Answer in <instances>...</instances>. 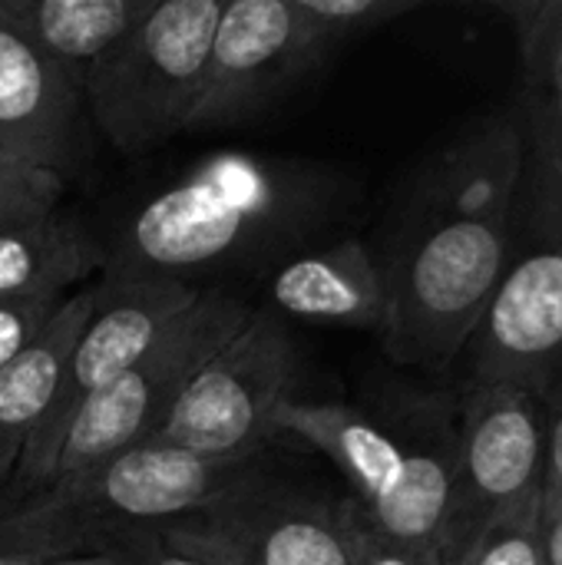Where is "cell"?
Segmentation results:
<instances>
[{"instance_id": "cell-14", "label": "cell", "mask_w": 562, "mask_h": 565, "mask_svg": "<svg viewBox=\"0 0 562 565\" xmlns=\"http://www.w3.org/2000/svg\"><path fill=\"white\" fill-rule=\"evenodd\" d=\"M272 315L384 334L391 291L384 265L358 238L285 262L268 281Z\"/></svg>"}, {"instance_id": "cell-3", "label": "cell", "mask_w": 562, "mask_h": 565, "mask_svg": "<svg viewBox=\"0 0 562 565\" xmlns=\"http://www.w3.org/2000/svg\"><path fill=\"white\" fill-rule=\"evenodd\" d=\"M517 106L527 159L507 262L457 367L464 387L513 384L543 397L562 371V132L533 99L520 96Z\"/></svg>"}, {"instance_id": "cell-2", "label": "cell", "mask_w": 562, "mask_h": 565, "mask_svg": "<svg viewBox=\"0 0 562 565\" xmlns=\"http://www.w3.org/2000/svg\"><path fill=\"white\" fill-rule=\"evenodd\" d=\"M335 195L338 182L321 169L238 149L212 152L129 215L106 248V281H185L248 262L321 225Z\"/></svg>"}, {"instance_id": "cell-23", "label": "cell", "mask_w": 562, "mask_h": 565, "mask_svg": "<svg viewBox=\"0 0 562 565\" xmlns=\"http://www.w3.org/2000/svg\"><path fill=\"white\" fill-rule=\"evenodd\" d=\"M89 553H99L106 559L119 565H209L192 559V556H182L176 550H169L156 530H142V533H129V536H119V540H109Z\"/></svg>"}, {"instance_id": "cell-18", "label": "cell", "mask_w": 562, "mask_h": 565, "mask_svg": "<svg viewBox=\"0 0 562 565\" xmlns=\"http://www.w3.org/2000/svg\"><path fill=\"white\" fill-rule=\"evenodd\" d=\"M291 3L318 70L358 36L424 7L421 0H291Z\"/></svg>"}, {"instance_id": "cell-17", "label": "cell", "mask_w": 562, "mask_h": 565, "mask_svg": "<svg viewBox=\"0 0 562 565\" xmlns=\"http://www.w3.org/2000/svg\"><path fill=\"white\" fill-rule=\"evenodd\" d=\"M99 265H106V248L60 212L0 228V301L66 298L63 291Z\"/></svg>"}, {"instance_id": "cell-27", "label": "cell", "mask_w": 562, "mask_h": 565, "mask_svg": "<svg viewBox=\"0 0 562 565\" xmlns=\"http://www.w3.org/2000/svg\"><path fill=\"white\" fill-rule=\"evenodd\" d=\"M0 565H46V559L26 556V553H7V550H0Z\"/></svg>"}, {"instance_id": "cell-7", "label": "cell", "mask_w": 562, "mask_h": 565, "mask_svg": "<svg viewBox=\"0 0 562 565\" xmlns=\"http://www.w3.org/2000/svg\"><path fill=\"white\" fill-rule=\"evenodd\" d=\"M225 0H156L89 70L83 106L119 152H142L185 132Z\"/></svg>"}, {"instance_id": "cell-1", "label": "cell", "mask_w": 562, "mask_h": 565, "mask_svg": "<svg viewBox=\"0 0 562 565\" xmlns=\"http://www.w3.org/2000/svg\"><path fill=\"white\" fill-rule=\"evenodd\" d=\"M523 159L527 126L513 103L470 122L424 166L397 252L381 262L391 291L381 338L397 364L457 367L507 262Z\"/></svg>"}, {"instance_id": "cell-20", "label": "cell", "mask_w": 562, "mask_h": 565, "mask_svg": "<svg viewBox=\"0 0 562 565\" xmlns=\"http://www.w3.org/2000/svg\"><path fill=\"white\" fill-rule=\"evenodd\" d=\"M66 179L0 149V228L56 212Z\"/></svg>"}, {"instance_id": "cell-24", "label": "cell", "mask_w": 562, "mask_h": 565, "mask_svg": "<svg viewBox=\"0 0 562 565\" xmlns=\"http://www.w3.org/2000/svg\"><path fill=\"white\" fill-rule=\"evenodd\" d=\"M543 424H547V450H543V500H562V371L543 394Z\"/></svg>"}, {"instance_id": "cell-25", "label": "cell", "mask_w": 562, "mask_h": 565, "mask_svg": "<svg viewBox=\"0 0 562 565\" xmlns=\"http://www.w3.org/2000/svg\"><path fill=\"white\" fill-rule=\"evenodd\" d=\"M540 550L543 565H562V500L540 497Z\"/></svg>"}, {"instance_id": "cell-13", "label": "cell", "mask_w": 562, "mask_h": 565, "mask_svg": "<svg viewBox=\"0 0 562 565\" xmlns=\"http://www.w3.org/2000/svg\"><path fill=\"white\" fill-rule=\"evenodd\" d=\"M79 146V86L0 13V149L63 175Z\"/></svg>"}, {"instance_id": "cell-4", "label": "cell", "mask_w": 562, "mask_h": 565, "mask_svg": "<svg viewBox=\"0 0 562 565\" xmlns=\"http://www.w3.org/2000/svg\"><path fill=\"white\" fill-rule=\"evenodd\" d=\"M258 473H265L262 454L199 457L162 440H142L0 510V550L46 563L79 556L129 533L162 530Z\"/></svg>"}, {"instance_id": "cell-26", "label": "cell", "mask_w": 562, "mask_h": 565, "mask_svg": "<svg viewBox=\"0 0 562 565\" xmlns=\"http://www.w3.org/2000/svg\"><path fill=\"white\" fill-rule=\"evenodd\" d=\"M46 565H119L99 553H79V556H63V559H50Z\"/></svg>"}, {"instance_id": "cell-16", "label": "cell", "mask_w": 562, "mask_h": 565, "mask_svg": "<svg viewBox=\"0 0 562 565\" xmlns=\"http://www.w3.org/2000/svg\"><path fill=\"white\" fill-rule=\"evenodd\" d=\"M156 7V0H0L17 23L76 86Z\"/></svg>"}, {"instance_id": "cell-10", "label": "cell", "mask_w": 562, "mask_h": 565, "mask_svg": "<svg viewBox=\"0 0 562 565\" xmlns=\"http://www.w3.org/2000/svg\"><path fill=\"white\" fill-rule=\"evenodd\" d=\"M156 533L169 550L209 565H351L344 500L275 483L268 473Z\"/></svg>"}, {"instance_id": "cell-28", "label": "cell", "mask_w": 562, "mask_h": 565, "mask_svg": "<svg viewBox=\"0 0 562 565\" xmlns=\"http://www.w3.org/2000/svg\"><path fill=\"white\" fill-rule=\"evenodd\" d=\"M537 106H540V103H537ZM550 119H553V116H550ZM560 132H562V129H560Z\"/></svg>"}, {"instance_id": "cell-5", "label": "cell", "mask_w": 562, "mask_h": 565, "mask_svg": "<svg viewBox=\"0 0 562 565\" xmlns=\"http://www.w3.org/2000/svg\"><path fill=\"white\" fill-rule=\"evenodd\" d=\"M252 311L255 308L235 295L202 291L192 311L136 367L93 394L53 440L20 457L0 510L152 440L179 391L252 318Z\"/></svg>"}, {"instance_id": "cell-22", "label": "cell", "mask_w": 562, "mask_h": 565, "mask_svg": "<svg viewBox=\"0 0 562 565\" xmlns=\"http://www.w3.org/2000/svg\"><path fill=\"white\" fill-rule=\"evenodd\" d=\"M63 298H43V301H0V371L20 358L53 321Z\"/></svg>"}, {"instance_id": "cell-11", "label": "cell", "mask_w": 562, "mask_h": 565, "mask_svg": "<svg viewBox=\"0 0 562 565\" xmlns=\"http://www.w3.org/2000/svg\"><path fill=\"white\" fill-rule=\"evenodd\" d=\"M315 70L291 0H229L185 132L245 122Z\"/></svg>"}, {"instance_id": "cell-6", "label": "cell", "mask_w": 562, "mask_h": 565, "mask_svg": "<svg viewBox=\"0 0 562 565\" xmlns=\"http://www.w3.org/2000/svg\"><path fill=\"white\" fill-rule=\"evenodd\" d=\"M272 434L331 460L381 533L441 550L454 483V424L407 437L351 404L291 394L275 407Z\"/></svg>"}, {"instance_id": "cell-8", "label": "cell", "mask_w": 562, "mask_h": 565, "mask_svg": "<svg viewBox=\"0 0 562 565\" xmlns=\"http://www.w3.org/2000/svg\"><path fill=\"white\" fill-rule=\"evenodd\" d=\"M543 397L513 384L464 387L454 420V483L441 563L460 556L513 507L543 490Z\"/></svg>"}, {"instance_id": "cell-12", "label": "cell", "mask_w": 562, "mask_h": 565, "mask_svg": "<svg viewBox=\"0 0 562 565\" xmlns=\"http://www.w3.org/2000/svg\"><path fill=\"white\" fill-rule=\"evenodd\" d=\"M199 295L202 291H195L189 281L176 278L103 281L96 288L93 318L86 321L66 361L53 411L40 434L26 444V450H36L53 440L93 394H99L129 367H136L192 311Z\"/></svg>"}, {"instance_id": "cell-9", "label": "cell", "mask_w": 562, "mask_h": 565, "mask_svg": "<svg viewBox=\"0 0 562 565\" xmlns=\"http://www.w3.org/2000/svg\"><path fill=\"white\" fill-rule=\"evenodd\" d=\"M295 341L272 311L252 318L179 391L152 440L199 457L265 454L275 407L291 397Z\"/></svg>"}, {"instance_id": "cell-19", "label": "cell", "mask_w": 562, "mask_h": 565, "mask_svg": "<svg viewBox=\"0 0 562 565\" xmlns=\"http://www.w3.org/2000/svg\"><path fill=\"white\" fill-rule=\"evenodd\" d=\"M457 565H543L540 497L513 507L497 523H490Z\"/></svg>"}, {"instance_id": "cell-21", "label": "cell", "mask_w": 562, "mask_h": 565, "mask_svg": "<svg viewBox=\"0 0 562 565\" xmlns=\"http://www.w3.org/2000/svg\"><path fill=\"white\" fill-rule=\"evenodd\" d=\"M344 516L351 540V565H444L437 546L381 533L354 500H344Z\"/></svg>"}, {"instance_id": "cell-15", "label": "cell", "mask_w": 562, "mask_h": 565, "mask_svg": "<svg viewBox=\"0 0 562 565\" xmlns=\"http://www.w3.org/2000/svg\"><path fill=\"white\" fill-rule=\"evenodd\" d=\"M96 288L63 298L43 334L0 371V483H7L26 444L46 424L66 361L93 318Z\"/></svg>"}]
</instances>
